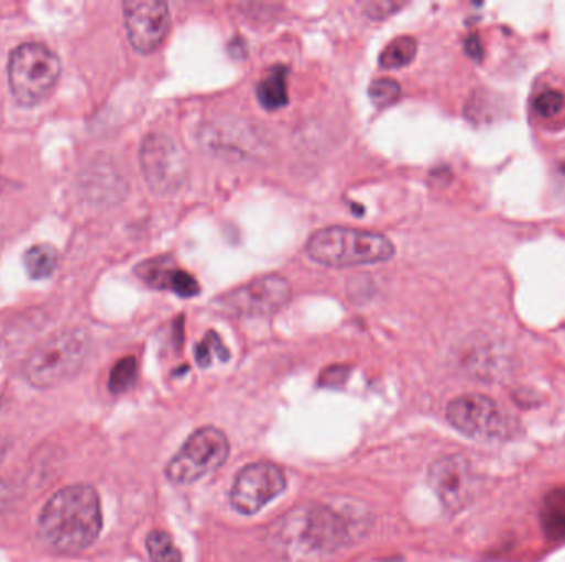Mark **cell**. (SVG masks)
I'll return each instance as SVG.
<instances>
[{"mask_svg":"<svg viewBox=\"0 0 565 562\" xmlns=\"http://www.w3.org/2000/svg\"><path fill=\"white\" fill-rule=\"evenodd\" d=\"M101 530V502L89 485H72L56 492L39 517L42 540L66 553L91 547Z\"/></svg>","mask_w":565,"mask_h":562,"instance_id":"obj_1","label":"cell"},{"mask_svg":"<svg viewBox=\"0 0 565 562\" xmlns=\"http://www.w3.org/2000/svg\"><path fill=\"white\" fill-rule=\"evenodd\" d=\"M23 264H25L26 274L32 279H48L58 266V251L52 244H35L26 251Z\"/></svg>","mask_w":565,"mask_h":562,"instance_id":"obj_16","label":"cell"},{"mask_svg":"<svg viewBox=\"0 0 565 562\" xmlns=\"http://www.w3.org/2000/svg\"><path fill=\"white\" fill-rule=\"evenodd\" d=\"M228 455L230 442L221 429L214 426L197 429L165 465V477L178 485L195 484L220 469Z\"/></svg>","mask_w":565,"mask_h":562,"instance_id":"obj_6","label":"cell"},{"mask_svg":"<svg viewBox=\"0 0 565 562\" xmlns=\"http://www.w3.org/2000/svg\"><path fill=\"white\" fill-rule=\"evenodd\" d=\"M416 40L410 35L396 36L380 52L379 63L382 68L395 69L410 65L416 55Z\"/></svg>","mask_w":565,"mask_h":562,"instance_id":"obj_17","label":"cell"},{"mask_svg":"<svg viewBox=\"0 0 565 562\" xmlns=\"http://www.w3.org/2000/svg\"><path fill=\"white\" fill-rule=\"evenodd\" d=\"M402 96V88L392 78H377L369 85V98L377 108H387L399 101Z\"/></svg>","mask_w":565,"mask_h":562,"instance_id":"obj_21","label":"cell"},{"mask_svg":"<svg viewBox=\"0 0 565 562\" xmlns=\"http://www.w3.org/2000/svg\"><path fill=\"white\" fill-rule=\"evenodd\" d=\"M215 356L221 362H227L230 359V353H228L227 346L221 343L217 333L208 332L195 350V360H197L198 366L207 368L214 362Z\"/></svg>","mask_w":565,"mask_h":562,"instance_id":"obj_20","label":"cell"},{"mask_svg":"<svg viewBox=\"0 0 565 562\" xmlns=\"http://www.w3.org/2000/svg\"><path fill=\"white\" fill-rule=\"evenodd\" d=\"M257 98L263 108L270 111L287 104V68L283 65L268 69L267 75L257 85Z\"/></svg>","mask_w":565,"mask_h":562,"instance_id":"obj_15","label":"cell"},{"mask_svg":"<svg viewBox=\"0 0 565 562\" xmlns=\"http://www.w3.org/2000/svg\"><path fill=\"white\" fill-rule=\"evenodd\" d=\"M465 52L466 55L471 56L472 59L479 62L485 56V48H482L481 40L476 33H471V35L466 36L465 40Z\"/></svg>","mask_w":565,"mask_h":562,"instance_id":"obj_25","label":"cell"},{"mask_svg":"<svg viewBox=\"0 0 565 562\" xmlns=\"http://www.w3.org/2000/svg\"><path fill=\"white\" fill-rule=\"evenodd\" d=\"M59 73L62 63L48 46L42 43H23L10 55V92L19 104H39L55 88Z\"/></svg>","mask_w":565,"mask_h":562,"instance_id":"obj_5","label":"cell"},{"mask_svg":"<svg viewBox=\"0 0 565 562\" xmlns=\"http://www.w3.org/2000/svg\"><path fill=\"white\" fill-rule=\"evenodd\" d=\"M7 498V491L6 487H3L2 481H0V508L3 507V504H6Z\"/></svg>","mask_w":565,"mask_h":562,"instance_id":"obj_26","label":"cell"},{"mask_svg":"<svg viewBox=\"0 0 565 562\" xmlns=\"http://www.w3.org/2000/svg\"><path fill=\"white\" fill-rule=\"evenodd\" d=\"M284 533L294 535L286 540L296 544L291 553L300 557H329L350 543L352 528L349 520L327 505H311L293 518H284Z\"/></svg>","mask_w":565,"mask_h":562,"instance_id":"obj_3","label":"cell"},{"mask_svg":"<svg viewBox=\"0 0 565 562\" xmlns=\"http://www.w3.org/2000/svg\"><path fill=\"white\" fill-rule=\"evenodd\" d=\"M142 175L159 197H172L187 184L188 158L184 148L162 132L145 135L139 152Z\"/></svg>","mask_w":565,"mask_h":562,"instance_id":"obj_7","label":"cell"},{"mask_svg":"<svg viewBox=\"0 0 565 562\" xmlns=\"http://www.w3.org/2000/svg\"><path fill=\"white\" fill-rule=\"evenodd\" d=\"M542 533L552 543L565 540V488L547 492L542 498L539 511Z\"/></svg>","mask_w":565,"mask_h":562,"instance_id":"obj_14","label":"cell"},{"mask_svg":"<svg viewBox=\"0 0 565 562\" xmlns=\"http://www.w3.org/2000/svg\"><path fill=\"white\" fill-rule=\"evenodd\" d=\"M402 2H395V0H372V2L363 3V12L370 19L380 20L392 15L393 12L402 9Z\"/></svg>","mask_w":565,"mask_h":562,"instance_id":"obj_23","label":"cell"},{"mask_svg":"<svg viewBox=\"0 0 565 562\" xmlns=\"http://www.w3.org/2000/svg\"><path fill=\"white\" fill-rule=\"evenodd\" d=\"M291 299L290 280L280 274L254 277L214 299V307L233 317H268Z\"/></svg>","mask_w":565,"mask_h":562,"instance_id":"obj_8","label":"cell"},{"mask_svg":"<svg viewBox=\"0 0 565 562\" xmlns=\"http://www.w3.org/2000/svg\"><path fill=\"white\" fill-rule=\"evenodd\" d=\"M428 485L448 514H459L475 502L479 482L465 455H443L428 469Z\"/></svg>","mask_w":565,"mask_h":562,"instance_id":"obj_10","label":"cell"},{"mask_svg":"<svg viewBox=\"0 0 565 562\" xmlns=\"http://www.w3.org/2000/svg\"><path fill=\"white\" fill-rule=\"evenodd\" d=\"M446 421L459 434L478 442L502 441L511 431L504 409L495 399L478 393L449 401Z\"/></svg>","mask_w":565,"mask_h":562,"instance_id":"obj_9","label":"cell"},{"mask_svg":"<svg viewBox=\"0 0 565 562\" xmlns=\"http://www.w3.org/2000/svg\"><path fill=\"white\" fill-rule=\"evenodd\" d=\"M311 260L329 267L383 263L395 256V244L385 234L356 228L327 227L307 238Z\"/></svg>","mask_w":565,"mask_h":562,"instance_id":"obj_2","label":"cell"},{"mask_svg":"<svg viewBox=\"0 0 565 562\" xmlns=\"http://www.w3.org/2000/svg\"><path fill=\"white\" fill-rule=\"evenodd\" d=\"M138 378V363L134 356L118 360L109 373L108 388L112 395H122L134 386Z\"/></svg>","mask_w":565,"mask_h":562,"instance_id":"obj_19","label":"cell"},{"mask_svg":"<svg viewBox=\"0 0 565 562\" xmlns=\"http://www.w3.org/2000/svg\"><path fill=\"white\" fill-rule=\"evenodd\" d=\"M564 95H562L561 91H555V89H547V91L535 96L534 99L535 112L545 119H551L554 118V115H557L558 112L564 109Z\"/></svg>","mask_w":565,"mask_h":562,"instance_id":"obj_22","label":"cell"},{"mask_svg":"<svg viewBox=\"0 0 565 562\" xmlns=\"http://www.w3.org/2000/svg\"><path fill=\"white\" fill-rule=\"evenodd\" d=\"M347 376H349V368L347 366H329L320 375V385L326 386V388H337V386L344 385Z\"/></svg>","mask_w":565,"mask_h":562,"instance_id":"obj_24","label":"cell"},{"mask_svg":"<svg viewBox=\"0 0 565 562\" xmlns=\"http://www.w3.org/2000/svg\"><path fill=\"white\" fill-rule=\"evenodd\" d=\"M135 274L148 286L154 287V289L172 290L181 297H195L200 293L197 279L181 267H175L169 257L162 256L144 261L135 267Z\"/></svg>","mask_w":565,"mask_h":562,"instance_id":"obj_13","label":"cell"},{"mask_svg":"<svg viewBox=\"0 0 565 562\" xmlns=\"http://www.w3.org/2000/svg\"><path fill=\"white\" fill-rule=\"evenodd\" d=\"M86 353L88 339L82 330H62L30 353L23 365V376L33 388H53L68 382L82 370Z\"/></svg>","mask_w":565,"mask_h":562,"instance_id":"obj_4","label":"cell"},{"mask_svg":"<svg viewBox=\"0 0 565 562\" xmlns=\"http://www.w3.org/2000/svg\"><path fill=\"white\" fill-rule=\"evenodd\" d=\"M286 491V475L271 462H254L238 472L230 492L231 507L254 515Z\"/></svg>","mask_w":565,"mask_h":562,"instance_id":"obj_11","label":"cell"},{"mask_svg":"<svg viewBox=\"0 0 565 562\" xmlns=\"http://www.w3.org/2000/svg\"><path fill=\"white\" fill-rule=\"evenodd\" d=\"M122 13L129 42L139 53L159 48L171 29V10L162 0H126Z\"/></svg>","mask_w":565,"mask_h":562,"instance_id":"obj_12","label":"cell"},{"mask_svg":"<svg viewBox=\"0 0 565 562\" xmlns=\"http://www.w3.org/2000/svg\"><path fill=\"white\" fill-rule=\"evenodd\" d=\"M145 550L151 562H182L181 550L165 531H151L145 538Z\"/></svg>","mask_w":565,"mask_h":562,"instance_id":"obj_18","label":"cell"}]
</instances>
